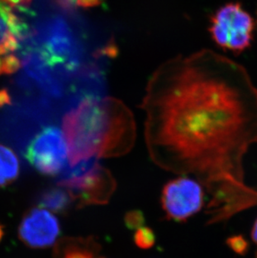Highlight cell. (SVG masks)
Here are the masks:
<instances>
[{"mask_svg":"<svg viewBox=\"0 0 257 258\" xmlns=\"http://www.w3.org/2000/svg\"><path fill=\"white\" fill-rule=\"evenodd\" d=\"M255 29V20L242 5L231 2L215 13L209 30L219 47L239 55L251 45Z\"/></svg>","mask_w":257,"mask_h":258,"instance_id":"277c9868","label":"cell"},{"mask_svg":"<svg viewBox=\"0 0 257 258\" xmlns=\"http://www.w3.org/2000/svg\"><path fill=\"white\" fill-rule=\"evenodd\" d=\"M0 0V54L15 53L25 34V25L12 10Z\"/></svg>","mask_w":257,"mask_h":258,"instance_id":"ba28073f","label":"cell"},{"mask_svg":"<svg viewBox=\"0 0 257 258\" xmlns=\"http://www.w3.org/2000/svg\"><path fill=\"white\" fill-rule=\"evenodd\" d=\"M72 201L68 190L60 186L44 190L38 198L39 207L56 213L66 212Z\"/></svg>","mask_w":257,"mask_h":258,"instance_id":"30bf717a","label":"cell"},{"mask_svg":"<svg viewBox=\"0 0 257 258\" xmlns=\"http://www.w3.org/2000/svg\"><path fill=\"white\" fill-rule=\"evenodd\" d=\"M76 8L80 7L84 9L94 8L98 5H101L102 0H74Z\"/></svg>","mask_w":257,"mask_h":258,"instance_id":"2e32d148","label":"cell"},{"mask_svg":"<svg viewBox=\"0 0 257 258\" xmlns=\"http://www.w3.org/2000/svg\"><path fill=\"white\" fill-rule=\"evenodd\" d=\"M226 244L235 254L244 256L249 250V242L242 235H234L226 240Z\"/></svg>","mask_w":257,"mask_h":258,"instance_id":"5bb4252c","label":"cell"},{"mask_svg":"<svg viewBox=\"0 0 257 258\" xmlns=\"http://www.w3.org/2000/svg\"><path fill=\"white\" fill-rule=\"evenodd\" d=\"M203 202L202 185L189 178L170 180L163 188L161 203L169 219L184 222L201 211Z\"/></svg>","mask_w":257,"mask_h":258,"instance_id":"8992f818","label":"cell"},{"mask_svg":"<svg viewBox=\"0 0 257 258\" xmlns=\"http://www.w3.org/2000/svg\"><path fill=\"white\" fill-rule=\"evenodd\" d=\"M251 238L255 243L257 244V218L255 219L252 229H251Z\"/></svg>","mask_w":257,"mask_h":258,"instance_id":"d6986e66","label":"cell"},{"mask_svg":"<svg viewBox=\"0 0 257 258\" xmlns=\"http://www.w3.org/2000/svg\"><path fill=\"white\" fill-rule=\"evenodd\" d=\"M143 109L155 161L211 194L209 223L257 206L243 163L257 142V89L242 66L211 50L172 58L149 81Z\"/></svg>","mask_w":257,"mask_h":258,"instance_id":"6da1fadb","label":"cell"},{"mask_svg":"<svg viewBox=\"0 0 257 258\" xmlns=\"http://www.w3.org/2000/svg\"><path fill=\"white\" fill-rule=\"evenodd\" d=\"M9 104V95L7 93H0V106Z\"/></svg>","mask_w":257,"mask_h":258,"instance_id":"ac0fdd59","label":"cell"},{"mask_svg":"<svg viewBox=\"0 0 257 258\" xmlns=\"http://www.w3.org/2000/svg\"><path fill=\"white\" fill-rule=\"evenodd\" d=\"M10 6H25L30 4L32 0H3Z\"/></svg>","mask_w":257,"mask_h":258,"instance_id":"e0dca14e","label":"cell"},{"mask_svg":"<svg viewBox=\"0 0 257 258\" xmlns=\"http://www.w3.org/2000/svg\"><path fill=\"white\" fill-rule=\"evenodd\" d=\"M144 222L143 214L139 211L130 212L125 216V224L130 229H137L144 226Z\"/></svg>","mask_w":257,"mask_h":258,"instance_id":"9a60e30c","label":"cell"},{"mask_svg":"<svg viewBox=\"0 0 257 258\" xmlns=\"http://www.w3.org/2000/svg\"><path fill=\"white\" fill-rule=\"evenodd\" d=\"M60 234L58 219L48 210L36 207L29 210L23 217L19 236L26 246L45 248L55 243Z\"/></svg>","mask_w":257,"mask_h":258,"instance_id":"52a82bcc","label":"cell"},{"mask_svg":"<svg viewBox=\"0 0 257 258\" xmlns=\"http://www.w3.org/2000/svg\"><path fill=\"white\" fill-rule=\"evenodd\" d=\"M3 236H4V230H3V227L0 225V241L2 240Z\"/></svg>","mask_w":257,"mask_h":258,"instance_id":"ffe728a7","label":"cell"},{"mask_svg":"<svg viewBox=\"0 0 257 258\" xmlns=\"http://www.w3.org/2000/svg\"><path fill=\"white\" fill-rule=\"evenodd\" d=\"M134 239L136 246L142 249L151 248L155 242V236L153 231L145 226L137 228Z\"/></svg>","mask_w":257,"mask_h":258,"instance_id":"7c38bea8","label":"cell"},{"mask_svg":"<svg viewBox=\"0 0 257 258\" xmlns=\"http://www.w3.org/2000/svg\"><path fill=\"white\" fill-rule=\"evenodd\" d=\"M255 258H257V251L256 252H255Z\"/></svg>","mask_w":257,"mask_h":258,"instance_id":"44dd1931","label":"cell"},{"mask_svg":"<svg viewBox=\"0 0 257 258\" xmlns=\"http://www.w3.org/2000/svg\"><path fill=\"white\" fill-rule=\"evenodd\" d=\"M68 155L63 134L58 127H44L29 142L25 158L42 175H58L66 164Z\"/></svg>","mask_w":257,"mask_h":258,"instance_id":"5b68a950","label":"cell"},{"mask_svg":"<svg viewBox=\"0 0 257 258\" xmlns=\"http://www.w3.org/2000/svg\"><path fill=\"white\" fill-rule=\"evenodd\" d=\"M20 61L14 53L0 54V75L12 74L20 68Z\"/></svg>","mask_w":257,"mask_h":258,"instance_id":"4fadbf2b","label":"cell"},{"mask_svg":"<svg viewBox=\"0 0 257 258\" xmlns=\"http://www.w3.org/2000/svg\"><path fill=\"white\" fill-rule=\"evenodd\" d=\"M62 124L71 166L90 159L121 156L136 138V124L128 108L100 94L76 98Z\"/></svg>","mask_w":257,"mask_h":258,"instance_id":"7a4b0ae2","label":"cell"},{"mask_svg":"<svg viewBox=\"0 0 257 258\" xmlns=\"http://www.w3.org/2000/svg\"><path fill=\"white\" fill-rule=\"evenodd\" d=\"M57 258H104L91 239H66L57 246Z\"/></svg>","mask_w":257,"mask_h":258,"instance_id":"9c48e42d","label":"cell"},{"mask_svg":"<svg viewBox=\"0 0 257 258\" xmlns=\"http://www.w3.org/2000/svg\"><path fill=\"white\" fill-rule=\"evenodd\" d=\"M256 15H257V10H256Z\"/></svg>","mask_w":257,"mask_h":258,"instance_id":"7402d4cb","label":"cell"},{"mask_svg":"<svg viewBox=\"0 0 257 258\" xmlns=\"http://www.w3.org/2000/svg\"><path fill=\"white\" fill-rule=\"evenodd\" d=\"M20 172V161L11 149L0 145V188L6 187L17 180Z\"/></svg>","mask_w":257,"mask_h":258,"instance_id":"8fae6325","label":"cell"},{"mask_svg":"<svg viewBox=\"0 0 257 258\" xmlns=\"http://www.w3.org/2000/svg\"><path fill=\"white\" fill-rule=\"evenodd\" d=\"M58 186L65 188L80 207L105 204L115 190V180L97 158L83 161L66 171Z\"/></svg>","mask_w":257,"mask_h":258,"instance_id":"3957f363","label":"cell"}]
</instances>
